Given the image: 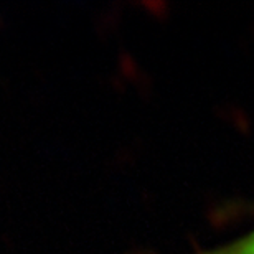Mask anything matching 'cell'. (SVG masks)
<instances>
[{
	"instance_id": "6da1fadb",
	"label": "cell",
	"mask_w": 254,
	"mask_h": 254,
	"mask_svg": "<svg viewBox=\"0 0 254 254\" xmlns=\"http://www.w3.org/2000/svg\"><path fill=\"white\" fill-rule=\"evenodd\" d=\"M193 254H254V231H251L250 235L238 238L235 241L226 243L223 246Z\"/></svg>"
}]
</instances>
